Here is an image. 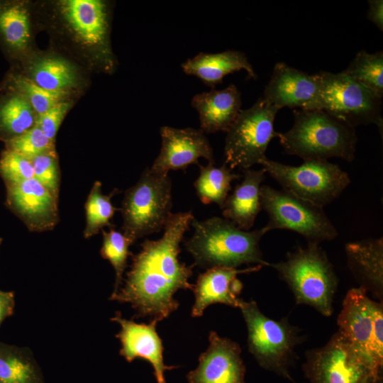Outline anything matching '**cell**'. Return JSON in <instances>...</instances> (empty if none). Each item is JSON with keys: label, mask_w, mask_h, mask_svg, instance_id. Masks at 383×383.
<instances>
[{"label": "cell", "mask_w": 383, "mask_h": 383, "mask_svg": "<svg viewBox=\"0 0 383 383\" xmlns=\"http://www.w3.org/2000/svg\"><path fill=\"white\" fill-rule=\"evenodd\" d=\"M172 206V182L168 174L147 167L122 202V229L133 243L162 230Z\"/></svg>", "instance_id": "cell-7"}, {"label": "cell", "mask_w": 383, "mask_h": 383, "mask_svg": "<svg viewBox=\"0 0 383 383\" xmlns=\"http://www.w3.org/2000/svg\"><path fill=\"white\" fill-rule=\"evenodd\" d=\"M30 375L29 365L19 359L0 357V381L2 383H27Z\"/></svg>", "instance_id": "cell-36"}, {"label": "cell", "mask_w": 383, "mask_h": 383, "mask_svg": "<svg viewBox=\"0 0 383 383\" xmlns=\"http://www.w3.org/2000/svg\"><path fill=\"white\" fill-rule=\"evenodd\" d=\"M302 367L308 383H380L338 331L323 346L306 351Z\"/></svg>", "instance_id": "cell-12"}, {"label": "cell", "mask_w": 383, "mask_h": 383, "mask_svg": "<svg viewBox=\"0 0 383 383\" xmlns=\"http://www.w3.org/2000/svg\"><path fill=\"white\" fill-rule=\"evenodd\" d=\"M279 110L263 97L251 107L241 109L226 131L224 164L231 170H241L260 164L270 141L277 137L274 123Z\"/></svg>", "instance_id": "cell-9"}, {"label": "cell", "mask_w": 383, "mask_h": 383, "mask_svg": "<svg viewBox=\"0 0 383 383\" xmlns=\"http://www.w3.org/2000/svg\"><path fill=\"white\" fill-rule=\"evenodd\" d=\"M33 82L52 91H65L76 83V72L67 61L58 57H44L31 67Z\"/></svg>", "instance_id": "cell-25"}, {"label": "cell", "mask_w": 383, "mask_h": 383, "mask_svg": "<svg viewBox=\"0 0 383 383\" xmlns=\"http://www.w3.org/2000/svg\"><path fill=\"white\" fill-rule=\"evenodd\" d=\"M194 218L191 210L172 213L162 237L145 240L133 257L126 287L117 299L131 302L140 316L160 322L178 309L174 294L179 289L193 290L189 279L194 266L181 262L178 256Z\"/></svg>", "instance_id": "cell-1"}, {"label": "cell", "mask_w": 383, "mask_h": 383, "mask_svg": "<svg viewBox=\"0 0 383 383\" xmlns=\"http://www.w3.org/2000/svg\"><path fill=\"white\" fill-rule=\"evenodd\" d=\"M199 174L194 183L196 195L204 204H216L221 209L228 196L231 182L240 178L226 165L216 167L215 163L199 165Z\"/></svg>", "instance_id": "cell-24"}, {"label": "cell", "mask_w": 383, "mask_h": 383, "mask_svg": "<svg viewBox=\"0 0 383 383\" xmlns=\"http://www.w3.org/2000/svg\"><path fill=\"white\" fill-rule=\"evenodd\" d=\"M248 330L249 352L259 365L289 381V367L295 358V348L302 338L287 318L276 321L265 316L255 301L241 300L238 307Z\"/></svg>", "instance_id": "cell-5"}, {"label": "cell", "mask_w": 383, "mask_h": 383, "mask_svg": "<svg viewBox=\"0 0 383 383\" xmlns=\"http://www.w3.org/2000/svg\"><path fill=\"white\" fill-rule=\"evenodd\" d=\"M209 342L197 367L187 374L188 383H246L240 345L215 331L210 332Z\"/></svg>", "instance_id": "cell-16"}, {"label": "cell", "mask_w": 383, "mask_h": 383, "mask_svg": "<svg viewBox=\"0 0 383 383\" xmlns=\"http://www.w3.org/2000/svg\"><path fill=\"white\" fill-rule=\"evenodd\" d=\"M277 138L286 153L304 161L338 157L352 162L357 142L355 128L321 109L295 110L293 126Z\"/></svg>", "instance_id": "cell-3"}, {"label": "cell", "mask_w": 383, "mask_h": 383, "mask_svg": "<svg viewBox=\"0 0 383 383\" xmlns=\"http://www.w3.org/2000/svg\"><path fill=\"white\" fill-rule=\"evenodd\" d=\"M8 150L14 151L30 160L55 151L54 142L48 138L35 124L24 133L8 140Z\"/></svg>", "instance_id": "cell-30"}, {"label": "cell", "mask_w": 383, "mask_h": 383, "mask_svg": "<svg viewBox=\"0 0 383 383\" xmlns=\"http://www.w3.org/2000/svg\"><path fill=\"white\" fill-rule=\"evenodd\" d=\"M70 106V102L62 101L36 118L35 124L51 141L54 142L58 128Z\"/></svg>", "instance_id": "cell-35"}, {"label": "cell", "mask_w": 383, "mask_h": 383, "mask_svg": "<svg viewBox=\"0 0 383 383\" xmlns=\"http://www.w3.org/2000/svg\"><path fill=\"white\" fill-rule=\"evenodd\" d=\"M338 332L382 382L383 304L371 299L362 287L346 294L338 316Z\"/></svg>", "instance_id": "cell-6"}, {"label": "cell", "mask_w": 383, "mask_h": 383, "mask_svg": "<svg viewBox=\"0 0 383 383\" xmlns=\"http://www.w3.org/2000/svg\"><path fill=\"white\" fill-rule=\"evenodd\" d=\"M367 18L381 31L383 30V1H368Z\"/></svg>", "instance_id": "cell-37"}, {"label": "cell", "mask_w": 383, "mask_h": 383, "mask_svg": "<svg viewBox=\"0 0 383 383\" xmlns=\"http://www.w3.org/2000/svg\"><path fill=\"white\" fill-rule=\"evenodd\" d=\"M102 256L113 267L116 274V283H119L125 269L129 246L133 242L123 233L110 229L103 231Z\"/></svg>", "instance_id": "cell-31"}, {"label": "cell", "mask_w": 383, "mask_h": 383, "mask_svg": "<svg viewBox=\"0 0 383 383\" xmlns=\"http://www.w3.org/2000/svg\"><path fill=\"white\" fill-rule=\"evenodd\" d=\"M260 165L282 189L323 208L337 199L351 182L346 172L328 160H306L292 166L266 157Z\"/></svg>", "instance_id": "cell-8"}, {"label": "cell", "mask_w": 383, "mask_h": 383, "mask_svg": "<svg viewBox=\"0 0 383 383\" xmlns=\"http://www.w3.org/2000/svg\"><path fill=\"white\" fill-rule=\"evenodd\" d=\"M194 234L184 247L194 259V266L209 269L221 266L238 268L242 265L270 266L260 248L262 236L268 232L264 226L244 231L231 221L214 216L192 221Z\"/></svg>", "instance_id": "cell-2"}, {"label": "cell", "mask_w": 383, "mask_h": 383, "mask_svg": "<svg viewBox=\"0 0 383 383\" xmlns=\"http://www.w3.org/2000/svg\"><path fill=\"white\" fill-rule=\"evenodd\" d=\"M241 104L240 93L233 84L223 89L197 94L192 99L204 133L226 132L241 111Z\"/></svg>", "instance_id": "cell-20"}, {"label": "cell", "mask_w": 383, "mask_h": 383, "mask_svg": "<svg viewBox=\"0 0 383 383\" xmlns=\"http://www.w3.org/2000/svg\"><path fill=\"white\" fill-rule=\"evenodd\" d=\"M262 209L268 216L265 226L267 231L284 229L305 238L308 243L332 240L338 231L326 216L323 207L302 199L284 189L262 185Z\"/></svg>", "instance_id": "cell-10"}, {"label": "cell", "mask_w": 383, "mask_h": 383, "mask_svg": "<svg viewBox=\"0 0 383 383\" xmlns=\"http://www.w3.org/2000/svg\"><path fill=\"white\" fill-rule=\"evenodd\" d=\"M62 16L69 28L83 44L94 48L107 70L113 67L109 48V8L99 0H64L60 1Z\"/></svg>", "instance_id": "cell-13"}, {"label": "cell", "mask_w": 383, "mask_h": 383, "mask_svg": "<svg viewBox=\"0 0 383 383\" xmlns=\"http://www.w3.org/2000/svg\"><path fill=\"white\" fill-rule=\"evenodd\" d=\"M85 209L86 227L84 231L85 238L96 235L104 227L110 225V220L116 209L112 204L111 194L105 195L102 193L100 182H94L88 196Z\"/></svg>", "instance_id": "cell-29"}, {"label": "cell", "mask_w": 383, "mask_h": 383, "mask_svg": "<svg viewBox=\"0 0 383 383\" xmlns=\"http://www.w3.org/2000/svg\"><path fill=\"white\" fill-rule=\"evenodd\" d=\"M270 266L287 284L296 304L309 305L327 317L332 315L338 277L318 243H308L305 248L289 252L285 260Z\"/></svg>", "instance_id": "cell-4"}, {"label": "cell", "mask_w": 383, "mask_h": 383, "mask_svg": "<svg viewBox=\"0 0 383 383\" xmlns=\"http://www.w3.org/2000/svg\"><path fill=\"white\" fill-rule=\"evenodd\" d=\"M262 267L255 265L239 270L216 266L206 269L204 272L199 274L192 290L195 301L192 309V316H201L207 306L216 303L238 308L242 300L239 296L243 284L237 275L257 272Z\"/></svg>", "instance_id": "cell-17"}, {"label": "cell", "mask_w": 383, "mask_h": 383, "mask_svg": "<svg viewBox=\"0 0 383 383\" xmlns=\"http://www.w3.org/2000/svg\"><path fill=\"white\" fill-rule=\"evenodd\" d=\"M115 319L121 326L118 337L122 344L121 353L123 356L129 362L137 357L147 360L154 369L157 383H166L165 371L175 367L164 363V348L156 331L158 322L152 320L149 324H138L119 316Z\"/></svg>", "instance_id": "cell-19"}, {"label": "cell", "mask_w": 383, "mask_h": 383, "mask_svg": "<svg viewBox=\"0 0 383 383\" xmlns=\"http://www.w3.org/2000/svg\"><path fill=\"white\" fill-rule=\"evenodd\" d=\"M9 306V299L8 296L0 292V322L8 311Z\"/></svg>", "instance_id": "cell-38"}, {"label": "cell", "mask_w": 383, "mask_h": 383, "mask_svg": "<svg viewBox=\"0 0 383 383\" xmlns=\"http://www.w3.org/2000/svg\"><path fill=\"white\" fill-rule=\"evenodd\" d=\"M34 177L58 201L60 174L55 152L31 159Z\"/></svg>", "instance_id": "cell-33"}, {"label": "cell", "mask_w": 383, "mask_h": 383, "mask_svg": "<svg viewBox=\"0 0 383 383\" xmlns=\"http://www.w3.org/2000/svg\"><path fill=\"white\" fill-rule=\"evenodd\" d=\"M15 85L28 101L34 111L40 116L48 111L56 104L62 101L66 94L65 91H52L45 89L30 79L17 77L14 79Z\"/></svg>", "instance_id": "cell-32"}, {"label": "cell", "mask_w": 383, "mask_h": 383, "mask_svg": "<svg viewBox=\"0 0 383 383\" xmlns=\"http://www.w3.org/2000/svg\"><path fill=\"white\" fill-rule=\"evenodd\" d=\"M184 73L200 79L206 85L214 87L221 83L226 75L245 70L248 78L256 79L255 74L246 55L237 50L218 53L201 52L182 64Z\"/></svg>", "instance_id": "cell-23"}, {"label": "cell", "mask_w": 383, "mask_h": 383, "mask_svg": "<svg viewBox=\"0 0 383 383\" xmlns=\"http://www.w3.org/2000/svg\"><path fill=\"white\" fill-rule=\"evenodd\" d=\"M321 109L348 125L383 127L382 99L342 72H320Z\"/></svg>", "instance_id": "cell-11"}, {"label": "cell", "mask_w": 383, "mask_h": 383, "mask_svg": "<svg viewBox=\"0 0 383 383\" xmlns=\"http://www.w3.org/2000/svg\"><path fill=\"white\" fill-rule=\"evenodd\" d=\"M243 180L227 197L222 209L224 218L239 228L249 231L262 210L260 190L265 179V170H242Z\"/></svg>", "instance_id": "cell-22"}, {"label": "cell", "mask_w": 383, "mask_h": 383, "mask_svg": "<svg viewBox=\"0 0 383 383\" xmlns=\"http://www.w3.org/2000/svg\"><path fill=\"white\" fill-rule=\"evenodd\" d=\"M0 172L9 184L34 177L31 160L11 150H7L1 155Z\"/></svg>", "instance_id": "cell-34"}, {"label": "cell", "mask_w": 383, "mask_h": 383, "mask_svg": "<svg viewBox=\"0 0 383 383\" xmlns=\"http://www.w3.org/2000/svg\"><path fill=\"white\" fill-rule=\"evenodd\" d=\"M263 98L279 109H321L318 74L311 75L285 62H277L265 87Z\"/></svg>", "instance_id": "cell-14"}, {"label": "cell", "mask_w": 383, "mask_h": 383, "mask_svg": "<svg viewBox=\"0 0 383 383\" xmlns=\"http://www.w3.org/2000/svg\"><path fill=\"white\" fill-rule=\"evenodd\" d=\"M9 198L30 231H48L57 224L58 201L35 178L9 184Z\"/></svg>", "instance_id": "cell-18"}, {"label": "cell", "mask_w": 383, "mask_h": 383, "mask_svg": "<svg viewBox=\"0 0 383 383\" xmlns=\"http://www.w3.org/2000/svg\"><path fill=\"white\" fill-rule=\"evenodd\" d=\"M160 133L162 145L150 167L153 171L168 174L170 170H184L190 165L198 164L201 157L208 163H215L213 149L200 129L162 126Z\"/></svg>", "instance_id": "cell-15"}, {"label": "cell", "mask_w": 383, "mask_h": 383, "mask_svg": "<svg viewBox=\"0 0 383 383\" xmlns=\"http://www.w3.org/2000/svg\"><path fill=\"white\" fill-rule=\"evenodd\" d=\"M0 34L6 44L16 51L24 50L30 39V22L26 9L19 4L0 11Z\"/></svg>", "instance_id": "cell-28"}, {"label": "cell", "mask_w": 383, "mask_h": 383, "mask_svg": "<svg viewBox=\"0 0 383 383\" xmlns=\"http://www.w3.org/2000/svg\"><path fill=\"white\" fill-rule=\"evenodd\" d=\"M348 266L360 284L382 301L383 238H367L345 245Z\"/></svg>", "instance_id": "cell-21"}, {"label": "cell", "mask_w": 383, "mask_h": 383, "mask_svg": "<svg viewBox=\"0 0 383 383\" xmlns=\"http://www.w3.org/2000/svg\"><path fill=\"white\" fill-rule=\"evenodd\" d=\"M35 113L22 94L13 95L0 106V130L11 138L18 136L35 125Z\"/></svg>", "instance_id": "cell-27"}, {"label": "cell", "mask_w": 383, "mask_h": 383, "mask_svg": "<svg viewBox=\"0 0 383 383\" xmlns=\"http://www.w3.org/2000/svg\"><path fill=\"white\" fill-rule=\"evenodd\" d=\"M342 72L370 90L377 97L383 96V52L359 51Z\"/></svg>", "instance_id": "cell-26"}]
</instances>
